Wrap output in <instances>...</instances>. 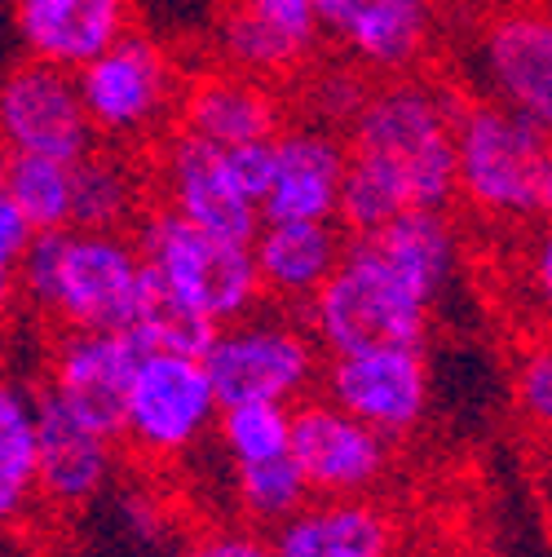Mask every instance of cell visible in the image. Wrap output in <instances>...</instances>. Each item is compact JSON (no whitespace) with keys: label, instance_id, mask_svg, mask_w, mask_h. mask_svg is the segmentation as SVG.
Instances as JSON below:
<instances>
[{"label":"cell","instance_id":"obj_1","mask_svg":"<svg viewBox=\"0 0 552 557\" xmlns=\"http://www.w3.org/2000/svg\"><path fill=\"white\" fill-rule=\"evenodd\" d=\"M464 98L425 76L376 81L350 137V173L336 222L350 239L385 231L411 208H451L460 199L455 124Z\"/></svg>","mask_w":552,"mask_h":557},{"label":"cell","instance_id":"obj_2","mask_svg":"<svg viewBox=\"0 0 552 557\" xmlns=\"http://www.w3.org/2000/svg\"><path fill=\"white\" fill-rule=\"evenodd\" d=\"M147 274L133 235L80 226L36 235L23 270V306L49 332H128Z\"/></svg>","mask_w":552,"mask_h":557},{"label":"cell","instance_id":"obj_3","mask_svg":"<svg viewBox=\"0 0 552 557\" xmlns=\"http://www.w3.org/2000/svg\"><path fill=\"white\" fill-rule=\"evenodd\" d=\"M438 301L389 261L376 239H350L336 274L310 301L305 323L323 355H359L380 345H425Z\"/></svg>","mask_w":552,"mask_h":557},{"label":"cell","instance_id":"obj_4","mask_svg":"<svg viewBox=\"0 0 552 557\" xmlns=\"http://www.w3.org/2000/svg\"><path fill=\"white\" fill-rule=\"evenodd\" d=\"M552 137L495 98H464L455 124L460 203L477 222L522 231L539 222V182Z\"/></svg>","mask_w":552,"mask_h":557},{"label":"cell","instance_id":"obj_5","mask_svg":"<svg viewBox=\"0 0 552 557\" xmlns=\"http://www.w3.org/2000/svg\"><path fill=\"white\" fill-rule=\"evenodd\" d=\"M226 407L235 403H284L297 407L318 394L327 355L301 310L261 306L213 332L199 355Z\"/></svg>","mask_w":552,"mask_h":557},{"label":"cell","instance_id":"obj_6","mask_svg":"<svg viewBox=\"0 0 552 557\" xmlns=\"http://www.w3.org/2000/svg\"><path fill=\"white\" fill-rule=\"evenodd\" d=\"M186 72L164 40L133 27L98 62L80 72V94L98 143L151 156L181 120Z\"/></svg>","mask_w":552,"mask_h":557},{"label":"cell","instance_id":"obj_7","mask_svg":"<svg viewBox=\"0 0 552 557\" xmlns=\"http://www.w3.org/2000/svg\"><path fill=\"white\" fill-rule=\"evenodd\" d=\"M133 239L147 257V270L209 323L226 327L265 306L252 244L203 231V226L177 218L164 203H155L142 218Z\"/></svg>","mask_w":552,"mask_h":557},{"label":"cell","instance_id":"obj_8","mask_svg":"<svg viewBox=\"0 0 552 557\" xmlns=\"http://www.w3.org/2000/svg\"><path fill=\"white\" fill-rule=\"evenodd\" d=\"M222 394L199 355H142L120 447L142 469H177L217 434Z\"/></svg>","mask_w":552,"mask_h":557},{"label":"cell","instance_id":"obj_9","mask_svg":"<svg viewBox=\"0 0 552 557\" xmlns=\"http://www.w3.org/2000/svg\"><path fill=\"white\" fill-rule=\"evenodd\" d=\"M323 398L344 407L389 443L421 434L434 403V372L425 345H380L359 355H331L323 368Z\"/></svg>","mask_w":552,"mask_h":557},{"label":"cell","instance_id":"obj_10","mask_svg":"<svg viewBox=\"0 0 552 557\" xmlns=\"http://www.w3.org/2000/svg\"><path fill=\"white\" fill-rule=\"evenodd\" d=\"M98 147L80 76L23 58L0 76V151L80 164Z\"/></svg>","mask_w":552,"mask_h":557},{"label":"cell","instance_id":"obj_11","mask_svg":"<svg viewBox=\"0 0 552 557\" xmlns=\"http://www.w3.org/2000/svg\"><path fill=\"white\" fill-rule=\"evenodd\" d=\"M142 345L124 332H49L40 394L120 443Z\"/></svg>","mask_w":552,"mask_h":557},{"label":"cell","instance_id":"obj_12","mask_svg":"<svg viewBox=\"0 0 552 557\" xmlns=\"http://www.w3.org/2000/svg\"><path fill=\"white\" fill-rule=\"evenodd\" d=\"M151 169H155V203L173 208L177 218L239 244H252L256 231L265 226L261 203L239 186L226 147H213L186 128H173L151 151Z\"/></svg>","mask_w":552,"mask_h":557},{"label":"cell","instance_id":"obj_13","mask_svg":"<svg viewBox=\"0 0 552 557\" xmlns=\"http://www.w3.org/2000/svg\"><path fill=\"white\" fill-rule=\"evenodd\" d=\"M292 460L301 465L314 496H327V500L376 496V486L393 469V443L372 425L354 421L331 398L314 394L297 403Z\"/></svg>","mask_w":552,"mask_h":557},{"label":"cell","instance_id":"obj_14","mask_svg":"<svg viewBox=\"0 0 552 557\" xmlns=\"http://www.w3.org/2000/svg\"><path fill=\"white\" fill-rule=\"evenodd\" d=\"M477 66L495 102L522 111L552 137V5L517 0L495 10L477 36Z\"/></svg>","mask_w":552,"mask_h":557},{"label":"cell","instance_id":"obj_15","mask_svg":"<svg viewBox=\"0 0 552 557\" xmlns=\"http://www.w3.org/2000/svg\"><path fill=\"white\" fill-rule=\"evenodd\" d=\"M318 32L376 81L416 76L434 40V0H314Z\"/></svg>","mask_w":552,"mask_h":557},{"label":"cell","instance_id":"obj_16","mask_svg":"<svg viewBox=\"0 0 552 557\" xmlns=\"http://www.w3.org/2000/svg\"><path fill=\"white\" fill-rule=\"evenodd\" d=\"M350 173V137L292 120L274 137V182L261 203L265 222H336Z\"/></svg>","mask_w":552,"mask_h":557},{"label":"cell","instance_id":"obj_17","mask_svg":"<svg viewBox=\"0 0 552 557\" xmlns=\"http://www.w3.org/2000/svg\"><path fill=\"white\" fill-rule=\"evenodd\" d=\"M292 124L288 89L256 81L235 66H209L186 81L181 98V120L177 128L203 137L213 147H252V143H274Z\"/></svg>","mask_w":552,"mask_h":557},{"label":"cell","instance_id":"obj_18","mask_svg":"<svg viewBox=\"0 0 552 557\" xmlns=\"http://www.w3.org/2000/svg\"><path fill=\"white\" fill-rule=\"evenodd\" d=\"M137 27V0H14L23 58L85 72Z\"/></svg>","mask_w":552,"mask_h":557},{"label":"cell","instance_id":"obj_19","mask_svg":"<svg viewBox=\"0 0 552 557\" xmlns=\"http://www.w3.org/2000/svg\"><path fill=\"white\" fill-rule=\"evenodd\" d=\"M124 447L72 411H62L40 394V500L53 518H76L98 505L120 473Z\"/></svg>","mask_w":552,"mask_h":557},{"label":"cell","instance_id":"obj_20","mask_svg":"<svg viewBox=\"0 0 552 557\" xmlns=\"http://www.w3.org/2000/svg\"><path fill=\"white\" fill-rule=\"evenodd\" d=\"M269 535L279 557H398L402 548V527L376 496H314Z\"/></svg>","mask_w":552,"mask_h":557},{"label":"cell","instance_id":"obj_21","mask_svg":"<svg viewBox=\"0 0 552 557\" xmlns=\"http://www.w3.org/2000/svg\"><path fill=\"white\" fill-rule=\"evenodd\" d=\"M344 248H350V235L340 222H265L252 239L265 301L305 314L336 274Z\"/></svg>","mask_w":552,"mask_h":557},{"label":"cell","instance_id":"obj_22","mask_svg":"<svg viewBox=\"0 0 552 557\" xmlns=\"http://www.w3.org/2000/svg\"><path fill=\"white\" fill-rule=\"evenodd\" d=\"M155 208V169L151 156L98 143L76 164V226L133 235Z\"/></svg>","mask_w":552,"mask_h":557},{"label":"cell","instance_id":"obj_23","mask_svg":"<svg viewBox=\"0 0 552 557\" xmlns=\"http://www.w3.org/2000/svg\"><path fill=\"white\" fill-rule=\"evenodd\" d=\"M40 513V389L0 376V531Z\"/></svg>","mask_w":552,"mask_h":557},{"label":"cell","instance_id":"obj_24","mask_svg":"<svg viewBox=\"0 0 552 557\" xmlns=\"http://www.w3.org/2000/svg\"><path fill=\"white\" fill-rule=\"evenodd\" d=\"M367 239H376L389 252V261L434 301L447 297L464 261V235L460 222L451 218V208H411V213L393 218L385 231Z\"/></svg>","mask_w":552,"mask_h":557},{"label":"cell","instance_id":"obj_25","mask_svg":"<svg viewBox=\"0 0 552 557\" xmlns=\"http://www.w3.org/2000/svg\"><path fill=\"white\" fill-rule=\"evenodd\" d=\"M372 89H376V76L363 72V66L350 62V58H340V62H310L305 72L297 76L292 94H288V107H292V120L350 133L359 111L367 107Z\"/></svg>","mask_w":552,"mask_h":557},{"label":"cell","instance_id":"obj_26","mask_svg":"<svg viewBox=\"0 0 552 557\" xmlns=\"http://www.w3.org/2000/svg\"><path fill=\"white\" fill-rule=\"evenodd\" d=\"M226 496H230L235 522H248L261 531L284 527L292 513H301L314 500L310 482L292 456L274 465H252V469H226Z\"/></svg>","mask_w":552,"mask_h":557},{"label":"cell","instance_id":"obj_27","mask_svg":"<svg viewBox=\"0 0 552 557\" xmlns=\"http://www.w3.org/2000/svg\"><path fill=\"white\" fill-rule=\"evenodd\" d=\"M5 190L36 235L76 226V164L49 156H5Z\"/></svg>","mask_w":552,"mask_h":557},{"label":"cell","instance_id":"obj_28","mask_svg":"<svg viewBox=\"0 0 552 557\" xmlns=\"http://www.w3.org/2000/svg\"><path fill=\"white\" fill-rule=\"evenodd\" d=\"M292 430H297V407L284 403H235L217 421V451L226 469H252L274 465L292 456Z\"/></svg>","mask_w":552,"mask_h":557},{"label":"cell","instance_id":"obj_29","mask_svg":"<svg viewBox=\"0 0 552 557\" xmlns=\"http://www.w3.org/2000/svg\"><path fill=\"white\" fill-rule=\"evenodd\" d=\"M213 332H217V323H209L177 293H168L155 274H147V293L137 301L124 336L142 345V355H203Z\"/></svg>","mask_w":552,"mask_h":557},{"label":"cell","instance_id":"obj_30","mask_svg":"<svg viewBox=\"0 0 552 557\" xmlns=\"http://www.w3.org/2000/svg\"><path fill=\"white\" fill-rule=\"evenodd\" d=\"M509 389H513L517 421L530 434L552 438V332H530L517 345Z\"/></svg>","mask_w":552,"mask_h":557},{"label":"cell","instance_id":"obj_31","mask_svg":"<svg viewBox=\"0 0 552 557\" xmlns=\"http://www.w3.org/2000/svg\"><path fill=\"white\" fill-rule=\"evenodd\" d=\"M32 244L36 231L14 203V195L5 190V151H0V319H10L23 306V270Z\"/></svg>","mask_w":552,"mask_h":557},{"label":"cell","instance_id":"obj_32","mask_svg":"<svg viewBox=\"0 0 552 557\" xmlns=\"http://www.w3.org/2000/svg\"><path fill=\"white\" fill-rule=\"evenodd\" d=\"M230 5H239L243 14H252L256 23L274 27L279 36H288L292 45H301V49H310V53L323 45L314 0H230Z\"/></svg>","mask_w":552,"mask_h":557},{"label":"cell","instance_id":"obj_33","mask_svg":"<svg viewBox=\"0 0 552 557\" xmlns=\"http://www.w3.org/2000/svg\"><path fill=\"white\" fill-rule=\"evenodd\" d=\"M181 557H279L274 548V535L248 522H213L203 527Z\"/></svg>","mask_w":552,"mask_h":557},{"label":"cell","instance_id":"obj_34","mask_svg":"<svg viewBox=\"0 0 552 557\" xmlns=\"http://www.w3.org/2000/svg\"><path fill=\"white\" fill-rule=\"evenodd\" d=\"M522 284L535 310V332H552V226H539L522 248Z\"/></svg>","mask_w":552,"mask_h":557},{"label":"cell","instance_id":"obj_35","mask_svg":"<svg viewBox=\"0 0 552 557\" xmlns=\"http://www.w3.org/2000/svg\"><path fill=\"white\" fill-rule=\"evenodd\" d=\"M226 156H230V169H235L239 186H243V190H248L256 203H265V195H269V182H274V143L230 147Z\"/></svg>","mask_w":552,"mask_h":557},{"label":"cell","instance_id":"obj_36","mask_svg":"<svg viewBox=\"0 0 552 557\" xmlns=\"http://www.w3.org/2000/svg\"><path fill=\"white\" fill-rule=\"evenodd\" d=\"M539 226H552V151H548L543 182H539Z\"/></svg>","mask_w":552,"mask_h":557},{"label":"cell","instance_id":"obj_37","mask_svg":"<svg viewBox=\"0 0 552 557\" xmlns=\"http://www.w3.org/2000/svg\"><path fill=\"white\" fill-rule=\"evenodd\" d=\"M543 443H548V465H552V438H543Z\"/></svg>","mask_w":552,"mask_h":557}]
</instances>
